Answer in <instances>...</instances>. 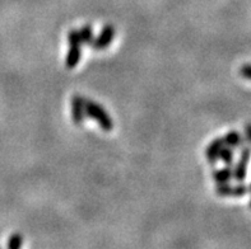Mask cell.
Returning <instances> with one entry per match:
<instances>
[{"label":"cell","mask_w":251,"mask_h":249,"mask_svg":"<svg viewBox=\"0 0 251 249\" xmlns=\"http://www.w3.org/2000/svg\"><path fill=\"white\" fill-rule=\"evenodd\" d=\"M84 107H86V116H88L91 120H95L103 131L110 133L114 129V121L101 104L91 99H86Z\"/></svg>","instance_id":"1"},{"label":"cell","mask_w":251,"mask_h":249,"mask_svg":"<svg viewBox=\"0 0 251 249\" xmlns=\"http://www.w3.org/2000/svg\"><path fill=\"white\" fill-rule=\"evenodd\" d=\"M68 45H69V48H68L67 57H65V67L72 70L79 64L80 57H82L83 44L80 41L78 29H70L68 33Z\"/></svg>","instance_id":"2"},{"label":"cell","mask_w":251,"mask_h":249,"mask_svg":"<svg viewBox=\"0 0 251 249\" xmlns=\"http://www.w3.org/2000/svg\"><path fill=\"white\" fill-rule=\"evenodd\" d=\"M251 159V148L248 145H241V153H240V159L236 163L232 169L233 180L236 182H244L248 176V167Z\"/></svg>","instance_id":"3"},{"label":"cell","mask_w":251,"mask_h":249,"mask_svg":"<svg viewBox=\"0 0 251 249\" xmlns=\"http://www.w3.org/2000/svg\"><path fill=\"white\" fill-rule=\"evenodd\" d=\"M115 35H116V28L112 24H106L103 25V28L100 31L99 36H96L93 38V41L91 42V48L96 51H101L107 48L111 42L114 41Z\"/></svg>","instance_id":"4"},{"label":"cell","mask_w":251,"mask_h":249,"mask_svg":"<svg viewBox=\"0 0 251 249\" xmlns=\"http://www.w3.org/2000/svg\"><path fill=\"white\" fill-rule=\"evenodd\" d=\"M86 98L80 94H74L70 98V113H72V121L75 125L83 123L86 118V107H84Z\"/></svg>","instance_id":"5"},{"label":"cell","mask_w":251,"mask_h":249,"mask_svg":"<svg viewBox=\"0 0 251 249\" xmlns=\"http://www.w3.org/2000/svg\"><path fill=\"white\" fill-rule=\"evenodd\" d=\"M249 192V187L246 184H229V183H223V184H217L216 193L221 197H242Z\"/></svg>","instance_id":"6"},{"label":"cell","mask_w":251,"mask_h":249,"mask_svg":"<svg viewBox=\"0 0 251 249\" xmlns=\"http://www.w3.org/2000/svg\"><path fill=\"white\" fill-rule=\"evenodd\" d=\"M223 146H225V142H223L222 137H216L205 148L204 154H205V158H207V160L209 161L210 164H214L216 161H218V159H220V153Z\"/></svg>","instance_id":"7"},{"label":"cell","mask_w":251,"mask_h":249,"mask_svg":"<svg viewBox=\"0 0 251 249\" xmlns=\"http://www.w3.org/2000/svg\"><path fill=\"white\" fill-rule=\"evenodd\" d=\"M212 178L217 184H223V183H229L231 180H233L232 168L229 165H226L225 168H220L212 172Z\"/></svg>","instance_id":"8"},{"label":"cell","mask_w":251,"mask_h":249,"mask_svg":"<svg viewBox=\"0 0 251 249\" xmlns=\"http://www.w3.org/2000/svg\"><path fill=\"white\" fill-rule=\"evenodd\" d=\"M222 139L225 145L232 149H237L242 145V136L237 131H229V133L223 136Z\"/></svg>","instance_id":"9"},{"label":"cell","mask_w":251,"mask_h":249,"mask_svg":"<svg viewBox=\"0 0 251 249\" xmlns=\"http://www.w3.org/2000/svg\"><path fill=\"white\" fill-rule=\"evenodd\" d=\"M78 33H79L80 41L83 45H91V42L93 41L95 35H93V28L91 27V24H84L80 29H78Z\"/></svg>","instance_id":"10"},{"label":"cell","mask_w":251,"mask_h":249,"mask_svg":"<svg viewBox=\"0 0 251 249\" xmlns=\"http://www.w3.org/2000/svg\"><path fill=\"white\" fill-rule=\"evenodd\" d=\"M225 165H231L233 164V160H235V153H233V149L229 148V146H223L222 150L220 153V159Z\"/></svg>","instance_id":"11"},{"label":"cell","mask_w":251,"mask_h":249,"mask_svg":"<svg viewBox=\"0 0 251 249\" xmlns=\"http://www.w3.org/2000/svg\"><path fill=\"white\" fill-rule=\"evenodd\" d=\"M23 246V237L21 234L16 233V234H12L6 242V247L10 249H18Z\"/></svg>","instance_id":"12"},{"label":"cell","mask_w":251,"mask_h":249,"mask_svg":"<svg viewBox=\"0 0 251 249\" xmlns=\"http://www.w3.org/2000/svg\"><path fill=\"white\" fill-rule=\"evenodd\" d=\"M240 74H241V76H244L245 79L251 80V64L242 65L241 69H240Z\"/></svg>","instance_id":"13"},{"label":"cell","mask_w":251,"mask_h":249,"mask_svg":"<svg viewBox=\"0 0 251 249\" xmlns=\"http://www.w3.org/2000/svg\"><path fill=\"white\" fill-rule=\"evenodd\" d=\"M245 135L248 141L251 144V123H248V125L245 126Z\"/></svg>","instance_id":"14"},{"label":"cell","mask_w":251,"mask_h":249,"mask_svg":"<svg viewBox=\"0 0 251 249\" xmlns=\"http://www.w3.org/2000/svg\"><path fill=\"white\" fill-rule=\"evenodd\" d=\"M249 191H250V193H251V184H250V187H249ZM250 207H251V200H250Z\"/></svg>","instance_id":"15"}]
</instances>
